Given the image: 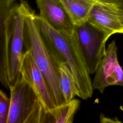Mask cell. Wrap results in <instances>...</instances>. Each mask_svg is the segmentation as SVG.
Masks as SVG:
<instances>
[{"mask_svg": "<svg viewBox=\"0 0 123 123\" xmlns=\"http://www.w3.org/2000/svg\"><path fill=\"white\" fill-rule=\"evenodd\" d=\"M36 22L54 54L61 62L66 63L79 90V97L86 100L93 95V89L86 64L79 47L75 30L72 35L53 28L38 15Z\"/></svg>", "mask_w": 123, "mask_h": 123, "instance_id": "cell-1", "label": "cell"}, {"mask_svg": "<svg viewBox=\"0 0 123 123\" xmlns=\"http://www.w3.org/2000/svg\"><path fill=\"white\" fill-rule=\"evenodd\" d=\"M96 2L114 4L123 8V0H92Z\"/></svg>", "mask_w": 123, "mask_h": 123, "instance_id": "cell-15", "label": "cell"}, {"mask_svg": "<svg viewBox=\"0 0 123 123\" xmlns=\"http://www.w3.org/2000/svg\"><path fill=\"white\" fill-rule=\"evenodd\" d=\"M11 99L2 91H0V123H8Z\"/></svg>", "mask_w": 123, "mask_h": 123, "instance_id": "cell-13", "label": "cell"}, {"mask_svg": "<svg viewBox=\"0 0 123 123\" xmlns=\"http://www.w3.org/2000/svg\"><path fill=\"white\" fill-rule=\"evenodd\" d=\"M88 22L111 35L123 33V8L114 4L96 2Z\"/></svg>", "mask_w": 123, "mask_h": 123, "instance_id": "cell-8", "label": "cell"}, {"mask_svg": "<svg viewBox=\"0 0 123 123\" xmlns=\"http://www.w3.org/2000/svg\"><path fill=\"white\" fill-rule=\"evenodd\" d=\"M75 32L87 71L93 74L105 56V44L111 35L88 21L76 25Z\"/></svg>", "mask_w": 123, "mask_h": 123, "instance_id": "cell-5", "label": "cell"}, {"mask_svg": "<svg viewBox=\"0 0 123 123\" xmlns=\"http://www.w3.org/2000/svg\"><path fill=\"white\" fill-rule=\"evenodd\" d=\"M92 85L93 90L97 89L101 93L109 86H123V70L118 62L115 40L108 45L105 56L95 72Z\"/></svg>", "mask_w": 123, "mask_h": 123, "instance_id": "cell-7", "label": "cell"}, {"mask_svg": "<svg viewBox=\"0 0 123 123\" xmlns=\"http://www.w3.org/2000/svg\"><path fill=\"white\" fill-rule=\"evenodd\" d=\"M80 104V100L73 98L69 101L66 102L49 111L48 112L51 117V123H73Z\"/></svg>", "mask_w": 123, "mask_h": 123, "instance_id": "cell-12", "label": "cell"}, {"mask_svg": "<svg viewBox=\"0 0 123 123\" xmlns=\"http://www.w3.org/2000/svg\"><path fill=\"white\" fill-rule=\"evenodd\" d=\"M17 0H0V16L7 15Z\"/></svg>", "mask_w": 123, "mask_h": 123, "instance_id": "cell-14", "label": "cell"}, {"mask_svg": "<svg viewBox=\"0 0 123 123\" xmlns=\"http://www.w3.org/2000/svg\"><path fill=\"white\" fill-rule=\"evenodd\" d=\"M9 89L11 103L8 123H51L49 112L19 72Z\"/></svg>", "mask_w": 123, "mask_h": 123, "instance_id": "cell-3", "label": "cell"}, {"mask_svg": "<svg viewBox=\"0 0 123 123\" xmlns=\"http://www.w3.org/2000/svg\"><path fill=\"white\" fill-rule=\"evenodd\" d=\"M59 78L61 90L65 102L79 96V90L68 64L61 63L59 67Z\"/></svg>", "mask_w": 123, "mask_h": 123, "instance_id": "cell-11", "label": "cell"}, {"mask_svg": "<svg viewBox=\"0 0 123 123\" xmlns=\"http://www.w3.org/2000/svg\"><path fill=\"white\" fill-rule=\"evenodd\" d=\"M35 16L30 6L24 24V47L31 54L48 83L57 106L66 102L61 90L59 78V67L62 62L42 34Z\"/></svg>", "mask_w": 123, "mask_h": 123, "instance_id": "cell-2", "label": "cell"}, {"mask_svg": "<svg viewBox=\"0 0 123 123\" xmlns=\"http://www.w3.org/2000/svg\"><path fill=\"white\" fill-rule=\"evenodd\" d=\"M36 4L38 15L53 28L67 35L74 33L75 26L60 0H36Z\"/></svg>", "mask_w": 123, "mask_h": 123, "instance_id": "cell-9", "label": "cell"}, {"mask_svg": "<svg viewBox=\"0 0 123 123\" xmlns=\"http://www.w3.org/2000/svg\"><path fill=\"white\" fill-rule=\"evenodd\" d=\"M30 6L25 0L15 3L5 18H0V35L7 43L8 56V77L11 85L19 73L20 61L24 47V29L25 17Z\"/></svg>", "mask_w": 123, "mask_h": 123, "instance_id": "cell-4", "label": "cell"}, {"mask_svg": "<svg viewBox=\"0 0 123 123\" xmlns=\"http://www.w3.org/2000/svg\"><path fill=\"white\" fill-rule=\"evenodd\" d=\"M75 26L88 21L92 8L96 3L92 0H60Z\"/></svg>", "mask_w": 123, "mask_h": 123, "instance_id": "cell-10", "label": "cell"}, {"mask_svg": "<svg viewBox=\"0 0 123 123\" xmlns=\"http://www.w3.org/2000/svg\"><path fill=\"white\" fill-rule=\"evenodd\" d=\"M19 72L48 111L57 106L48 83L28 50H25L21 56Z\"/></svg>", "mask_w": 123, "mask_h": 123, "instance_id": "cell-6", "label": "cell"}]
</instances>
